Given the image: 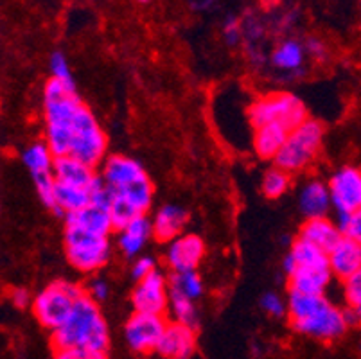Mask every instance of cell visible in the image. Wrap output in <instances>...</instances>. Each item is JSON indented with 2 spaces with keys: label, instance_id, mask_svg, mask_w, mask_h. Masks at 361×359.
I'll use <instances>...</instances> for the list:
<instances>
[{
  "label": "cell",
  "instance_id": "16",
  "mask_svg": "<svg viewBox=\"0 0 361 359\" xmlns=\"http://www.w3.org/2000/svg\"><path fill=\"white\" fill-rule=\"evenodd\" d=\"M196 348H198L196 329L169 320L157 354L162 359H191L196 354Z\"/></svg>",
  "mask_w": 361,
  "mask_h": 359
},
{
  "label": "cell",
  "instance_id": "35",
  "mask_svg": "<svg viewBox=\"0 0 361 359\" xmlns=\"http://www.w3.org/2000/svg\"><path fill=\"white\" fill-rule=\"evenodd\" d=\"M9 302H11V305H15L16 309H25V308H31L32 304V298L35 296L29 293V289L25 288H13L11 291H9Z\"/></svg>",
  "mask_w": 361,
  "mask_h": 359
},
{
  "label": "cell",
  "instance_id": "10",
  "mask_svg": "<svg viewBox=\"0 0 361 359\" xmlns=\"http://www.w3.org/2000/svg\"><path fill=\"white\" fill-rule=\"evenodd\" d=\"M22 164L29 171L35 183V189L40 202L54 212L56 207V178L54 162L56 157L45 140H35L27 144L20 153Z\"/></svg>",
  "mask_w": 361,
  "mask_h": 359
},
{
  "label": "cell",
  "instance_id": "8",
  "mask_svg": "<svg viewBox=\"0 0 361 359\" xmlns=\"http://www.w3.org/2000/svg\"><path fill=\"white\" fill-rule=\"evenodd\" d=\"M246 118L254 130L266 124H279L288 130H295L307 118V108L298 95L286 90H275L255 97L246 107Z\"/></svg>",
  "mask_w": 361,
  "mask_h": 359
},
{
  "label": "cell",
  "instance_id": "7",
  "mask_svg": "<svg viewBox=\"0 0 361 359\" xmlns=\"http://www.w3.org/2000/svg\"><path fill=\"white\" fill-rule=\"evenodd\" d=\"M83 295V286L63 279L52 281L36 293L32 298L31 312L42 327L47 329L49 332H54L68 320V316L72 315L75 304Z\"/></svg>",
  "mask_w": 361,
  "mask_h": 359
},
{
  "label": "cell",
  "instance_id": "4",
  "mask_svg": "<svg viewBox=\"0 0 361 359\" xmlns=\"http://www.w3.org/2000/svg\"><path fill=\"white\" fill-rule=\"evenodd\" d=\"M51 343L54 351L74 348L88 354L106 355L110 348V329L99 304L85 293L68 320L51 332Z\"/></svg>",
  "mask_w": 361,
  "mask_h": 359
},
{
  "label": "cell",
  "instance_id": "28",
  "mask_svg": "<svg viewBox=\"0 0 361 359\" xmlns=\"http://www.w3.org/2000/svg\"><path fill=\"white\" fill-rule=\"evenodd\" d=\"M169 312H171V318H173V322L189 325V327H192L198 331L200 311H198V305H196L195 300H191V298H185V296L175 295V293H171Z\"/></svg>",
  "mask_w": 361,
  "mask_h": 359
},
{
  "label": "cell",
  "instance_id": "39",
  "mask_svg": "<svg viewBox=\"0 0 361 359\" xmlns=\"http://www.w3.org/2000/svg\"><path fill=\"white\" fill-rule=\"evenodd\" d=\"M357 347H360V351H361V340H360V345H357Z\"/></svg>",
  "mask_w": 361,
  "mask_h": 359
},
{
  "label": "cell",
  "instance_id": "1",
  "mask_svg": "<svg viewBox=\"0 0 361 359\" xmlns=\"http://www.w3.org/2000/svg\"><path fill=\"white\" fill-rule=\"evenodd\" d=\"M44 135L54 157H74L90 167L108 158V137L78 90L49 79L44 88Z\"/></svg>",
  "mask_w": 361,
  "mask_h": 359
},
{
  "label": "cell",
  "instance_id": "3",
  "mask_svg": "<svg viewBox=\"0 0 361 359\" xmlns=\"http://www.w3.org/2000/svg\"><path fill=\"white\" fill-rule=\"evenodd\" d=\"M288 320L297 334L322 343L341 340L350 327L345 308L334 304L327 295L290 293Z\"/></svg>",
  "mask_w": 361,
  "mask_h": 359
},
{
  "label": "cell",
  "instance_id": "40",
  "mask_svg": "<svg viewBox=\"0 0 361 359\" xmlns=\"http://www.w3.org/2000/svg\"><path fill=\"white\" fill-rule=\"evenodd\" d=\"M101 359H108V358H101Z\"/></svg>",
  "mask_w": 361,
  "mask_h": 359
},
{
  "label": "cell",
  "instance_id": "18",
  "mask_svg": "<svg viewBox=\"0 0 361 359\" xmlns=\"http://www.w3.org/2000/svg\"><path fill=\"white\" fill-rule=\"evenodd\" d=\"M54 178L56 183L80 189H96L101 183V174L96 167H90L74 157H56Z\"/></svg>",
  "mask_w": 361,
  "mask_h": 359
},
{
  "label": "cell",
  "instance_id": "29",
  "mask_svg": "<svg viewBox=\"0 0 361 359\" xmlns=\"http://www.w3.org/2000/svg\"><path fill=\"white\" fill-rule=\"evenodd\" d=\"M49 72H51V79L65 85V87L75 88L74 74H72L71 63H68L67 56H65L63 52H52L51 59H49Z\"/></svg>",
  "mask_w": 361,
  "mask_h": 359
},
{
  "label": "cell",
  "instance_id": "11",
  "mask_svg": "<svg viewBox=\"0 0 361 359\" xmlns=\"http://www.w3.org/2000/svg\"><path fill=\"white\" fill-rule=\"evenodd\" d=\"M166 316L149 315V312H131L124 324V340L130 351L137 354L157 352L160 340L167 327Z\"/></svg>",
  "mask_w": 361,
  "mask_h": 359
},
{
  "label": "cell",
  "instance_id": "34",
  "mask_svg": "<svg viewBox=\"0 0 361 359\" xmlns=\"http://www.w3.org/2000/svg\"><path fill=\"white\" fill-rule=\"evenodd\" d=\"M223 38L226 45L235 47L241 42V22L235 16H226L225 24H223Z\"/></svg>",
  "mask_w": 361,
  "mask_h": 359
},
{
  "label": "cell",
  "instance_id": "6",
  "mask_svg": "<svg viewBox=\"0 0 361 359\" xmlns=\"http://www.w3.org/2000/svg\"><path fill=\"white\" fill-rule=\"evenodd\" d=\"M63 250L68 264L83 275H96L111 259L110 236L74 225H65Z\"/></svg>",
  "mask_w": 361,
  "mask_h": 359
},
{
  "label": "cell",
  "instance_id": "21",
  "mask_svg": "<svg viewBox=\"0 0 361 359\" xmlns=\"http://www.w3.org/2000/svg\"><path fill=\"white\" fill-rule=\"evenodd\" d=\"M298 237L320 248L322 252L329 253L345 236L341 232L338 221H333L331 217H317V219L304 221V225L298 230Z\"/></svg>",
  "mask_w": 361,
  "mask_h": 359
},
{
  "label": "cell",
  "instance_id": "25",
  "mask_svg": "<svg viewBox=\"0 0 361 359\" xmlns=\"http://www.w3.org/2000/svg\"><path fill=\"white\" fill-rule=\"evenodd\" d=\"M169 286H171V293L185 296V298H191V300L195 302H198L203 296V291H205V284H203V279L198 273V269H189V272H171Z\"/></svg>",
  "mask_w": 361,
  "mask_h": 359
},
{
  "label": "cell",
  "instance_id": "33",
  "mask_svg": "<svg viewBox=\"0 0 361 359\" xmlns=\"http://www.w3.org/2000/svg\"><path fill=\"white\" fill-rule=\"evenodd\" d=\"M157 261L151 255H139L137 259H133V264H131V279L135 282L142 281L146 276H149L151 273L157 272Z\"/></svg>",
  "mask_w": 361,
  "mask_h": 359
},
{
  "label": "cell",
  "instance_id": "15",
  "mask_svg": "<svg viewBox=\"0 0 361 359\" xmlns=\"http://www.w3.org/2000/svg\"><path fill=\"white\" fill-rule=\"evenodd\" d=\"M207 253L205 241L198 233L185 232L180 237L167 243L166 264L171 272H189L198 269Z\"/></svg>",
  "mask_w": 361,
  "mask_h": 359
},
{
  "label": "cell",
  "instance_id": "27",
  "mask_svg": "<svg viewBox=\"0 0 361 359\" xmlns=\"http://www.w3.org/2000/svg\"><path fill=\"white\" fill-rule=\"evenodd\" d=\"M291 176L288 171L281 169L279 166L270 167V169H266L264 174L261 178V190L266 197H270V200H279L281 196L290 190L291 187Z\"/></svg>",
  "mask_w": 361,
  "mask_h": 359
},
{
  "label": "cell",
  "instance_id": "26",
  "mask_svg": "<svg viewBox=\"0 0 361 359\" xmlns=\"http://www.w3.org/2000/svg\"><path fill=\"white\" fill-rule=\"evenodd\" d=\"M341 295L345 302V311L350 325L361 327V269L341 282Z\"/></svg>",
  "mask_w": 361,
  "mask_h": 359
},
{
  "label": "cell",
  "instance_id": "31",
  "mask_svg": "<svg viewBox=\"0 0 361 359\" xmlns=\"http://www.w3.org/2000/svg\"><path fill=\"white\" fill-rule=\"evenodd\" d=\"M338 225L347 239H353L354 243L361 246V210L349 214V216H338Z\"/></svg>",
  "mask_w": 361,
  "mask_h": 359
},
{
  "label": "cell",
  "instance_id": "30",
  "mask_svg": "<svg viewBox=\"0 0 361 359\" xmlns=\"http://www.w3.org/2000/svg\"><path fill=\"white\" fill-rule=\"evenodd\" d=\"M261 308L266 315L275 320L288 318V298H282L275 291H268L261 296Z\"/></svg>",
  "mask_w": 361,
  "mask_h": 359
},
{
  "label": "cell",
  "instance_id": "23",
  "mask_svg": "<svg viewBox=\"0 0 361 359\" xmlns=\"http://www.w3.org/2000/svg\"><path fill=\"white\" fill-rule=\"evenodd\" d=\"M290 133L291 130L279 126V124H266V126L255 128L254 135H252V147L262 160H275L286 144Z\"/></svg>",
  "mask_w": 361,
  "mask_h": 359
},
{
  "label": "cell",
  "instance_id": "2",
  "mask_svg": "<svg viewBox=\"0 0 361 359\" xmlns=\"http://www.w3.org/2000/svg\"><path fill=\"white\" fill-rule=\"evenodd\" d=\"M99 174L110 196L116 230L135 217L147 216L153 207L155 185L142 164L126 154H108Z\"/></svg>",
  "mask_w": 361,
  "mask_h": 359
},
{
  "label": "cell",
  "instance_id": "5",
  "mask_svg": "<svg viewBox=\"0 0 361 359\" xmlns=\"http://www.w3.org/2000/svg\"><path fill=\"white\" fill-rule=\"evenodd\" d=\"M282 269L288 276L290 293L327 295L334 279L329 255L300 237L291 243L282 261Z\"/></svg>",
  "mask_w": 361,
  "mask_h": 359
},
{
  "label": "cell",
  "instance_id": "37",
  "mask_svg": "<svg viewBox=\"0 0 361 359\" xmlns=\"http://www.w3.org/2000/svg\"><path fill=\"white\" fill-rule=\"evenodd\" d=\"M306 51L310 52L311 56H313V58H317V59H326V45L322 44L320 39H317V38H311V39H307L306 42Z\"/></svg>",
  "mask_w": 361,
  "mask_h": 359
},
{
  "label": "cell",
  "instance_id": "36",
  "mask_svg": "<svg viewBox=\"0 0 361 359\" xmlns=\"http://www.w3.org/2000/svg\"><path fill=\"white\" fill-rule=\"evenodd\" d=\"M106 358L103 354H88L83 351H74V348H58L52 354V359H101Z\"/></svg>",
  "mask_w": 361,
  "mask_h": 359
},
{
  "label": "cell",
  "instance_id": "12",
  "mask_svg": "<svg viewBox=\"0 0 361 359\" xmlns=\"http://www.w3.org/2000/svg\"><path fill=\"white\" fill-rule=\"evenodd\" d=\"M336 216H349L361 210V169L341 166L327 180Z\"/></svg>",
  "mask_w": 361,
  "mask_h": 359
},
{
  "label": "cell",
  "instance_id": "32",
  "mask_svg": "<svg viewBox=\"0 0 361 359\" xmlns=\"http://www.w3.org/2000/svg\"><path fill=\"white\" fill-rule=\"evenodd\" d=\"M85 293L87 296H90L92 300L101 304V302H106L108 296H110V284L104 276L99 275H90L88 282L85 284Z\"/></svg>",
  "mask_w": 361,
  "mask_h": 359
},
{
  "label": "cell",
  "instance_id": "22",
  "mask_svg": "<svg viewBox=\"0 0 361 359\" xmlns=\"http://www.w3.org/2000/svg\"><path fill=\"white\" fill-rule=\"evenodd\" d=\"M327 255L334 279H340L341 282L361 269V246L353 239L343 237Z\"/></svg>",
  "mask_w": 361,
  "mask_h": 359
},
{
  "label": "cell",
  "instance_id": "38",
  "mask_svg": "<svg viewBox=\"0 0 361 359\" xmlns=\"http://www.w3.org/2000/svg\"><path fill=\"white\" fill-rule=\"evenodd\" d=\"M139 2H142V4H144V2H147V0H139Z\"/></svg>",
  "mask_w": 361,
  "mask_h": 359
},
{
  "label": "cell",
  "instance_id": "17",
  "mask_svg": "<svg viewBox=\"0 0 361 359\" xmlns=\"http://www.w3.org/2000/svg\"><path fill=\"white\" fill-rule=\"evenodd\" d=\"M297 203L306 219L329 217L331 210H334L329 185L320 178H310L307 182L302 183L298 189Z\"/></svg>",
  "mask_w": 361,
  "mask_h": 359
},
{
  "label": "cell",
  "instance_id": "19",
  "mask_svg": "<svg viewBox=\"0 0 361 359\" xmlns=\"http://www.w3.org/2000/svg\"><path fill=\"white\" fill-rule=\"evenodd\" d=\"M153 237L160 243H171L173 239L185 233L189 223V212L182 205L166 203L155 212L153 219Z\"/></svg>",
  "mask_w": 361,
  "mask_h": 359
},
{
  "label": "cell",
  "instance_id": "9",
  "mask_svg": "<svg viewBox=\"0 0 361 359\" xmlns=\"http://www.w3.org/2000/svg\"><path fill=\"white\" fill-rule=\"evenodd\" d=\"M324 135H326L324 124L317 118L307 117L304 123L291 130L286 144L274 160L275 166L288 171L290 174L304 173L307 167L313 166L320 154Z\"/></svg>",
  "mask_w": 361,
  "mask_h": 359
},
{
  "label": "cell",
  "instance_id": "14",
  "mask_svg": "<svg viewBox=\"0 0 361 359\" xmlns=\"http://www.w3.org/2000/svg\"><path fill=\"white\" fill-rule=\"evenodd\" d=\"M63 219L65 225H74L85 230H92V232L103 233V236H110L116 230V223H114V216H111V202L106 189H104V183L85 209L68 214Z\"/></svg>",
  "mask_w": 361,
  "mask_h": 359
},
{
  "label": "cell",
  "instance_id": "24",
  "mask_svg": "<svg viewBox=\"0 0 361 359\" xmlns=\"http://www.w3.org/2000/svg\"><path fill=\"white\" fill-rule=\"evenodd\" d=\"M306 45L297 39H284L271 52V65L284 74L298 75L306 63Z\"/></svg>",
  "mask_w": 361,
  "mask_h": 359
},
{
  "label": "cell",
  "instance_id": "13",
  "mask_svg": "<svg viewBox=\"0 0 361 359\" xmlns=\"http://www.w3.org/2000/svg\"><path fill=\"white\" fill-rule=\"evenodd\" d=\"M169 276L164 275L160 269L135 282V288L131 291V308L135 312L166 316V312L169 311Z\"/></svg>",
  "mask_w": 361,
  "mask_h": 359
},
{
  "label": "cell",
  "instance_id": "20",
  "mask_svg": "<svg viewBox=\"0 0 361 359\" xmlns=\"http://www.w3.org/2000/svg\"><path fill=\"white\" fill-rule=\"evenodd\" d=\"M153 237V223L147 216L131 219L117 230V248L128 259H137Z\"/></svg>",
  "mask_w": 361,
  "mask_h": 359
}]
</instances>
